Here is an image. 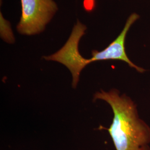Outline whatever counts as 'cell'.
<instances>
[{"label": "cell", "mask_w": 150, "mask_h": 150, "mask_svg": "<svg viewBox=\"0 0 150 150\" xmlns=\"http://www.w3.org/2000/svg\"><path fill=\"white\" fill-rule=\"evenodd\" d=\"M139 18V16L134 13L129 16L127 18L123 30L119 34L117 38L110 43L106 48L101 51L93 50L92 51V57L88 59L90 64L98 61L105 60H121L125 62L129 66L134 68L139 72L142 73L145 70L134 64L129 59L126 52L125 51V39L127 34L129 32L130 27Z\"/></svg>", "instance_id": "obj_4"}, {"label": "cell", "mask_w": 150, "mask_h": 150, "mask_svg": "<svg viewBox=\"0 0 150 150\" xmlns=\"http://www.w3.org/2000/svg\"><path fill=\"white\" fill-rule=\"evenodd\" d=\"M93 100L108 103L113 118L108 131L116 150H150V127L139 118L136 106L125 94L116 89L97 92Z\"/></svg>", "instance_id": "obj_1"}, {"label": "cell", "mask_w": 150, "mask_h": 150, "mask_svg": "<svg viewBox=\"0 0 150 150\" xmlns=\"http://www.w3.org/2000/svg\"><path fill=\"white\" fill-rule=\"evenodd\" d=\"M86 30V25L77 20L64 46L54 54L43 57L47 61H56L64 64L69 70L72 76V86L74 88H76L79 83L81 71L90 64L88 59L82 57L79 50L81 38L85 34Z\"/></svg>", "instance_id": "obj_3"}, {"label": "cell", "mask_w": 150, "mask_h": 150, "mask_svg": "<svg viewBox=\"0 0 150 150\" xmlns=\"http://www.w3.org/2000/svg\"><path fill=\"white\" fill-rule=\"evenodd\" d=\"M96 0H84L83 7L86 11L91 12L93 11L95 7Z\"/></svg>", "instance_id": "obj_6"}, {"label": "cell", "mask_w": 150, "mask_h": 150, "mask_svg": "<svg viewBox=\"0 0 150 150\" xmlns=\"http://www.w3.org/2000/svg\"><path fill=\"white\" fill-rule=\"evenodd\" d=\"M22 13L17 30L22 35L32 36L44 31L58 11L54 0H21Z\"/></svg>", "instance_id": "obj_2"}, {"label": "cell", "mask_w": 150, "mask_h": 150, "mask_svg": "<svg viewBox=\"0 0 150 150\" xmlns=\"http://www.w3.org/2000/svg\"><path fill=\"white\" fill-rule=\"evenodd\" d=\"M1 38L7 43L12 44L15 42L11 25L2 16V13H1Z\"/></svg>", "instance_id": "obj_5"}]
</instances>
